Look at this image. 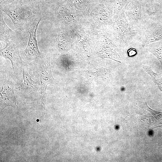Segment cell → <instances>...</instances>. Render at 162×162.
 <instances>
[{
    "instance_id": "1",
    "label": "cell",
    "mask_w": 162,
    "mask_h": 162,
    "mask_svg": "<svg viewBox=\"0 0 162 162\" xmlns=\"http://www.w3.org/2000/svg\"><path fill=\"white\" fill-rule=\"evenodd\" d=\"M32 5L22 2L10 3L1 5V10L10 18L16 28L20 30L34 19Z\"/></svg>"
},
{
    "instance_id": "2",
    "label": "cell",
    "mask_w": 162,
    "mask_h": 162,
    "mask_svg": "<svg viewBox=\"0 0 162 162\" xmlns=\"http://www.w3.org/2000/svg\"><path fill=\"white\" fill-rule=\"evenodd\" d=\"M136 31L143 47L162 39V26L154 21L146 20Z\"/></svg>"
},
{
    "instance_id": "3",
    "label": "cell",
    "mask_w": 162,
    "mask_h": 162,
    "mask_svg": "<svg viewBox=\"0 0 162 162\" xmlns=\"http://www.w3.org/2000/svg\"><path fill=\"white\" fill-rule=\"evenodd\" d=\"M114 25L117 39L124 46L130 43L137 35V32L130 24L124 11L120 13Z\"/></svg>"
},
{
    "instance_id": "4",
    "label": "cell",
    "mask_w": 162,
    "mask_h": 162,
    "mask_svg": "<svg viewBox=\"0 0 162 162\" xmlns=\"http://www.w3.org/2000/svg\"><path fill=\"white\" fill-rule=\"evenodd\" d=\"M0 53L1 56L10 61L13 70L24 64L19 52V44L16 40L6 43L5 46L0 50Z\"/></svg>"
},
{
    "instance_id": "5",
    "label": "cell",
    "mask_w": 162,
    "mask_h": 162,
    "mask_svg": "<svg viewBox=\"0 0 162 162\" xmlns=\"http://www.w3.org/2000/svg\"><path fill=\"white\" fill-rule=\"evenodd\" d=\"M40 80L41 93L44 97L47 86L58 84L53 78L51 70L50 57H46L41 64L40 69Z\"/></svg>"
},
{
    "instance_id": "6",
    "label": "cell",
    "mask_w": 162,
    "mask_h": 162,
    "mask_svg": "<svg viewBox=\"0 0 162 162\" xmlns=\"http://www.w3.org/2000/svg\"><path fill=\"white\" fill-rule=\"evenodd\" d=\"M14 87V83L9 78L7 80L5 79L0 91V104L2 109L7 106H16Z\"/></svg>"
},
{
    "instance_id": "7",
    "label": "cell",
    "mask_w": 162,
    "mask_h": 162,
    "mask_svg": "<svg viewBox=\"0 0 162 162\" xmlns=\"http://www.w3.org/2000/svg\"><path fill=\"white\" fill-rule=\"evenodd\" d=\"M124 12L130 25L136 31L146 21L143 10L135 5H129Z\"/></svg>"
},
{
    "instance_id": "8",
    "label": "cell",
    "mask_w": 162,
    "mask_h": 162,
    "mask_svg": "<svg viewBox=\"0 0 162 162\" xmlns=\"http://www.w3.org/2000/svg\"><path fill=\"white\" fill-rule=\"evenodd\" d=\"M41 18L39 19L31 28L28 30L29 34L28 41L25 52L28 56L36 58L40 56L42 53L38 48L36 40V33L38 24Z\"/></svg>"
},
{
    "instance_id": "9",
    "label": "cell",
    "mask_w": 162,
    "mask_h": 162,
    "mask_svg": "<svg viewBox=\"0 0 162 162\" xmlns=\"http://www.w3.org/2000/svg\"><path fill=\"white\" fill-rule=\"evenodd\" d=\"M2 12L1 10L0 38L1 41L5 42L6 44L12 40H16V36L14 32L8 26L5 22Z\"/></svg>"
},
{
    "instance_id": "10",
    "label": "cell",
    "mask_w": 162,
    "mask_h": 162,
    "mask_svg": "<svg viewBox=\"0 0 162 162\" xmlns=\"http://www.w3.org/2000/svg\"><path fill=\"white\" fill-rule=\"evenodd\" d=\"M109 70L103 68H94L87 71L90 77L95 80H98L100 83H107L110 81Z\"/></svg>"
},
{
    "instance_id": "11",
    "label": "cell",
    "mask_w": 162,
    "mask_h": 162,
    "mask_svg": "<svg viewBox=\"0 0 162 162\" xmlns=\"http://www.w3.org/2000/svg\"><path fill=\"white\" fill-rule=\"evenodd\" d=\"M145 47L147 50L157 57L160 63L162 69V39L150 43Z\"/></svg>"
},
{
    "instance_id": "12",
    "label": "cell",
    "mask_w": 162,
    "mask_h": 162,
    "mask_svg": "<svg viewBox=\"0 0 162 162\" xmlns=\"http://www.w3.org/2000/svg\"><path fill=\"white\" fill-rule=\"evenodd\" d=\"M142 67L151 76L153 82L158 86L160 90L162 92V78L160 74L155 73L150 67L147 65H142Z\"/></svg>"
},
{
    "instance_id": "13",
    "label": "cell",
    "mask_w": 162,
    "mask_h": 162,
    "mask_svg": "<svg viewBox=\"0 0 162 162\" xmlns=\"http://www.w3.org/2000/svg\"><path fill=\"white\" fill-rule=\"evenodd\" d=\"M22 82L20 88L24 90H33L34 89V82L32 80L28 72L23 68Z\"/></svg>"
},
{
    "instance_id": "14",
    "label": "cell",
    "mask_w": 162,
    "mask_h": 162,
    "mask_svg": "<svg viewBox=\"0 0 162 162\" xmlns=\"http://www.w3.org/2000/svg\"><path fill=\"white\" fill-rule=\"evenodd\" d=\"M58 44L59 50H65L67 45V38L64 33L59 30L58 38Z\"/></svg>"
},
{
    "instance_id": "15",
    "label": "cell",
    "mask_w": 162,
    "mask_h": 162,
    "mask_svg": "<svg viewBox=\"0 0 162 162\" xmlns=\"http://www.w3.org/2000/svg\"><path fill=\"white\" fill-rule=\"evenodd\" d=\"M47 0H24L22 2L30 5H35L37 4L44 2Z\"/></svg>"
},
{
    "instance_id": "16",
    "label": "cell",
    "mask_w": 162,
    "mask_h": 162,
    "mask_svg": "<svg viewBox=\"0 0 162 162\" xmlns=\"http://www.w3.org/2000/svg\"><path fill=\"white\" fill-rule=\"evenodd\" d=\"M23 0H0V4L2 5L7 4L21 2Z\"/></svg>"
}]
</instances>
